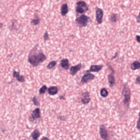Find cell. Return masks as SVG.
Here are the masks:
<instances>
[{"mask_svg": "<svg viewBox=\"0 0 140 140\" xmlns=\"http://www.w3.org/2000/svg\"><path fill=\"white\" fill-rule=\"evenodd\" d=\"M103 66L102 65H92L90 67L89 70H86L87 73H90L91 72H98L102 69Z\"/></svg>", "mask_w": 140, "mask_h": 140, "instance_id": "cell-9", "label": "cell"}, {"mask_svg": "<svg viewBox=\"0 0 140 140\" xmlns=\"http://www.w3.org/2000/svg\"><path fill=\"white\" fill-rule=\"evenodd\" d=\"M95 78V76L90 73H87L84 74L81 79V84H85L88 83L90 81L93 80Z\"/></svg>", "mask_w": 140, "mask_h": 140, "instance_id": "cell-6", "label": "cell"}, {"mask_svg": "<svg viewBox=\"0 0 140 140\" xmlns=\"http://www.w3.org/2000/svg\"><path fill=\"white\" fill-rule=\"evenodd\" d=\"M41 140H49V139L47 137L44 136V137L42 138Z\"/></svg>", "mask_w": 140, "mask_h": 140, "instance_id": "cell-32", "label": "cell"}, {"mask_svg": "<svg viewBox=\"0 0 140 140\" xmlns=\"http://www.w3.org/2000/svg\"><path fill=\"white\" fill-rule=\"evenodd\" d=\"M81 101L84 104H87L91 101V98L89 93L87 92L83 94L81 99Z\"/></svg>", "mask_w": 140, "mask_h": 140, "instance_id": "cell-10", "label": "cell"}, {"mask_svg": "<svg viewBox=\"0 0 140 140\" xmlns=\"http://www.w3.org/2000/svg\"><path fill=\"white\" fill-rule=\"evenodd\" d=\"M69 12V8L68 6L67 3H65L64 4H62L61 9V15L62 16H64L67 15Z\"/></svg>", "mask_w": 140, "mask_h": 140, "instance_id": "cell-13", "label": "cell"}, {"mask_svg": "<svg viewBox=\"0 0 140 140\" xmlns=\"http://www.w3.org/2000/svg\"><path fill=\"white\" fill-rule=\"evenodd\" d=\"M16 80H17V81H18L21 83H24L26 81L24 76L23 75H20V76L18 78H17Z\"/></svg>", "mask_w": 140, "mask_h": 140, "instance_id": "cell-25", "label": "cell"}, {"mask_svg": "<svg viewBox=\"0 0 140 140\" xmlns=\"http://www.w3.org/2000/svg\"><path fill=\"white\" fill-rule=\"evenodd\" d=\"M117 15L116 14H113L112 15L110 16V21L112 22H115L117 21Z\"/></svg>", "mask_w": 140, "mask_h": 140, "instance_id": "cell-22", "label": "cell"}, {"mask_svg": "<svg viewBox=\"0 0 140 140\" xmlns=\"http://www.w3.org/2000/svg\"><path fill=\"white\" fill-rule=\"evenodd\" d=\"M100 93L101 96L104 98L107 97H108L109 95V92L105 88H103L102 89H101Z\"/></svg>", "mask_w": 140, "mask_h": 140, "instance_id": "cell-19", "label": "cell"}, {"mask_svg": "<svg viewBox=\"0 0 140 140\" xmlns=\"http://www.w3.org/2000/svg\"><path fill=\"white\" fill-rule=\"evenodd\" d=\"M76 23L78 27L82 28L86 27L91 22L90 17L84 14H83L75 19Z\"/></svg>", "mask_w": 140, "mask_h": 140, "instance_id": "cell-3", "label": "cell"}, {"mask_svg": "<svg viewBox=\"0 0 140 140\" xmlns=\"http://www.w3.org/2000/svg\"><path fill=\"white\" fill-rule=\"evenodd\" d=\"M104 12L102 9L97 7L95 10L96 20L99 24H101L103 22Z\"/></svg>", "mask_w": 140, "mask_h": 140, "instance_id": "cell-5", "label": "cell"}, {"mask_svg": "<svg viewBox=\"0 0 140 140\" xmlns=\"http://www.w3.org/2000/svg\"><path fill=\"white\" fill-rule=\"evenodd\" d=\"M122 93L124 97L123 103L127 107H129V102L131 99V90L127 84H124Z\"/></svg>", "mask_w": 140, "mask_h": 140, "instance_id": "cell-2", "label": "cell"}, {"mask_svg": "<svg viewBox=\"0 0 140 140\" xmlns=\"http://www.w3.org/2000/svg\"><path fill=\"white\" fill-rule=\"evenodd\" d=\"M60 65L62 68L65 70H68L70 69V64L69 60L67 58H63L61 61Z\"/></svg>", "mask_w": 140, "mask_h": 140, "instance_id": "cell-11", "label": "cell"}, {"mask_svg": "<svg viewBox=\"0 0 140 140\" xmlns=\"http://www.w3.org/2000/svg\"><path fill=\"white\" fill-rule=\"evenodd\" d=\"M100 137L103 140H109V133L104 125L100 126Z\"/></svg>", "mask_w": 140, "mask_h": 140, "instance_id": "cell-7", "label": "cell"}, {"mask_svg": "<svg viewBox=\"0 0 140 140\" xmlns=\"http://www.w3.org/2000/svg\"><path fill=\"white\" fill-rule=\"evenodd\" d=\"M40 136V133L38 129H35L31 134V137L33 140H37Z\"/></svg>", "mask_w": 140, "mask_h": 140, "instance_id": "cell-17", "label": "cell"}, {"mask_svg": "<svg viewBox=\"0 0 140 140\" xmlns=\"http://www.w3.org/2000/svg\"><path fill=\"white\" fill-rule=\"evenodd\" d=\"M40 22V18L38 16L37 14H35V17L32 19L31 22V24L32 26H38V25L39 24Z\"/></svg>", "mask_w": 140, "mask_h": 140, "instance_id": "cell-16", "label": "cell"}, {"mask_svg": "<svg viewBox=\"0 0 140 140\" xmlns=\"http://www.w3.org/2000/svg\"><path fill=\"white\" fill-rule=\"evenodd\" d=\"M139 119L137 122V125H136V128L138 129H140V111L139 114Z\"/></svg>", "mask_w": 140, "mask_h": 140, "instance_id": "cell-28", "label": "cell"}, {"mask_svg": "<svg viewBox=\"0 0 140 140\" xmlns=\"http://www.w3.org/2000/svg\"><path fill=\"white\" fill-rule=\"evenodd\" d=\"M17 29V28L16 26V25L15 24V23L14 22H12V24L11 25V26H10V28H9V30L10 31H15V30L16 31Z\"/></svg>", "mask_w": 140, "mask_h": 140, "instance_id": "cell-26", "label": "cell"}, {"mask_svg": "<svg viewBox=\"0 0 140 140\" xmlns=\"http://www.w3.org/2000/svg\"><path fill=\"white\" fill-rule=\"evenodd\" d=\"M3 23H0V29H2V27L3 26Z\"/></svg>", "mask_w": 140, "mask_h": 140, "instance_id": "cell-34", "label": "cell"}, {"mask_svg": "<svg viewBox=\"0 0 140 140\" xmlns=\"http://www.w3.org/2000/svg\"><path fill=\"white\" fill-rule=\"evenodd\" d=\"M136 21H137V22H138V23H140V12H139V15L137 16L136 17Z\"/></svg>", "mask_w": 140, "mask_h": 140, "instance_id": "cell-30", "label": "cell"}, {"mask_svg": "<svg viewBox=\"0 0 140 140\" xmlns=\"http://www.w3.org/2000/svg\"><path fill=\"white\" fill-rule=\"evenodd\" d=\"M26 140V139H22V140Z\"/></svg>", "mask_w": 140, "mask_h": 140, "instance_id": "cell-35", "label": "cell"}, {"mask_svg": "<svg viewBox=\"0 0 140 140\" xmlns=\"http://www.w3.org/2000/svg\"><path fill=\"white\" fill-rule=\"evenodd\" d=\"M108 81L109 83V86L112 88L116 84V79L114 76L113 73L109 74L108 76Z\"/></svg>", "mask_w": 140, "mask_h": 140, "instance_id": "cell-15", "label": "cell"}, {"mask_svg": "<svg viewBox=\"0 0 140 140\" xmlns=\"http://www.w3.org/2000/svg\"><path fill=\"white\" fill-rule=\"evenodd\" d=\"M82 67V65L81 63L78 64L74 66H71L70 69V74L72 76H74L78 71L81 70Z\"/></svg>", "mask_w": 140, "mask_h": 140, "instance_id": "cell-8", "label": "cell"}, {"mask_svg": "<svg viewBox=\"0 0 140 140\" xmlns=\"http://www.w3.org/2000/svg\"><path fill=\"white\" fill-rule=\"evenodd\" d=\"M48 93L51 95H54L58 92V88L57 86H50L48 89Z\"/></svg>", "mask_w": 140, "mask_h": 140, "instance_id": "cell-14", "label": "cell"}, {"mask_svg": "<svg viewBox=\"0 0 140 140\" xmlns=\"http://www.w3.org/2000/svg\"><path fill=\"white\" fill-rule=\"evenodd\" d=\"M20 74L19 71H16L15 70H14L12 72V76L15 78H18L20 76Z\"/></svg>", "mask_w": 140, "mask_h": 140, "instance_id": "cell-24", "label": "cell"}, {"mask_svg": "<svg viewBox=\"0 0 140 140\" xmlns=\"http://www.w3.org/2000/svg\"><path fill=\"white\" fill-rule=\"evenodd\" d=\"M136 39L139 43H140V35H137L136 36Z\"/></svg>", "mask_w": 140, "mask_h": 140, "instance_id": "cell-31", "label": "cell"}, {"mask_svg": "<svg viewBox=\"0 0 140 140\" xmlns=\"http://www.w3.org/2000/svg\"><path fill=\"white\" fill-rule=\"evenodd\" d=\"M47 87L45 85H44L42 86V87L39 89V94H45L46 93L47 90Z\"/></svg>", "mask_w": 140, "mask_h": 140, "instance_id": "cell-21", "label": "cell"}, {"mask_svg": "<svg viewBox=\"0 0 140 140\" xmlns=\"http://www.w3.org/2000/svg\"><path fill=\"white\" fill-rule=\"evenodd\" d=\"M76 12L77 13L83 14L86 12L88 10L87 4L84 1H78L76 3Z\"/></svg>", "mask_w": 140, "mask_h": 140, "instance_id": "cell-4", "label": "cell"}, {"mask_svg": "<svg viewBox=\"0 0 140 140\" xmlns=\"http://www.w3.org/2000/svg\"><path fill=\"white\" fill-rule=\"evenodd\" d=\"M131 69L132 70H135L140 68V62L138 61H135L133 62L131 65Z\"/></svg>", "mask_w": 140, "mask_h": 140, "instance_id": "cell-18", "label": "cell"}, {"mask_svg": "<svg viewBox=\"0 0 140 140\" xmlns=\"http://www.w3.org/2000/svg\"><path fill=\"white\" fill-rule=\"evenodd\" d=\"M49 34L48 32L47 31L45 32V33L43 35V39L45 42H47V41L49 40Z\"/></svg>", "mask_w": 140, "mask_h": 140, "instance_id": "cell-23", "label": "cell"}, {"mask_svg": "<svg viewBox=\"0 0 140 140\" xmlns=\"http://www.w3.org/2000/svg\"><path fill=\"white\" fill-rule=\"evenodd\" d=\"M40 110L39 108H36L33 110L31 114V118L33 120L40 117Z\"/></svg>", "mask_w": 140, "mask_h": 140, "instance_id": "cell-12", "label": "cell"}, {"mask_svg": "<svg viewBox=\"0 0 140 140\" xmlns=\"http://www.w3.org/2000/svg\"><path fill=\"white\" fill-rule=\"evenodd\" d=\"M56 61H52L49 62L47 66V68L48 69H51L54 68L57 64Z\"/></svg>", "mask_w": 140, "mask_h": 140, "instance_id": "cell-20", "label": "cell"}, {"mask_svg": "<svg viewBox=\"0 0 140 140\" xmlns=\"http://www.w3.org/2000/svg\"><path fill=\"white\" fill-rule=\"evenodd\" d=\"M38 43L34 46L29 53L28 57V62L33 67L38 66L47 59L45 54L42 51L38 49Z\"/></svg>", "mask_w": 140, "mask_h": 140, "instance_id": "cell-1", "label": "cell"}, {"mask_svg": "<svg viewBox=\"0 0 140 140\" xmlns=\"http://www.w3.org/2000/svg\"><path fill=\"white\" fill-rule=\"evenodd\" d=\"M64 97H65L64 95H62L60 97V99H61V100H62V99H64Z\"/></svg>", "mask_w": 140, "mask_h": 140, "instance_id": "cell-33", "label": "cell"}, {"mask_svg": "<svg viewBox=\"0 0 140 140\" xmlns=\"http://www.w3.org/2000/svg\"><path fill=\"white\" fill-rule=\"evenodd\" d=\"M139 131H140V129H139Z\"/></svg>", "mask_w": 140, "mask_h": 140, "instance_id": "cell-36", "label": "cell"}, {"mask_svg": "<svg viewBox=\"0 0 140 140\" xmlns=\"http://www.w3.org/2000/svg\"><path fill=\"white\" fill-rule=\"evenodd\" d=\"M32 101L33 103L36 106H38L39 105V102H38V100L35 97H34L32 98Z\"/></svg>", "mask_w": 140, "mask_h": 140, "instance_id": "cell-27", "label": "cell"}, {"mask_svg": "<svg viewBox=\"0 0 140 140\" xmlns=\"http://www.w3.org/2000/svg\"><path fill=\"white\" fill-rule=\"evenodd\" d=\"M136 82L137 84H140V76H138L136 78Z\"/></svg>", "mask_w": 140, "mask_h": 140, "instance_id": "cell-29", "label": "cell"}]
</instances>
